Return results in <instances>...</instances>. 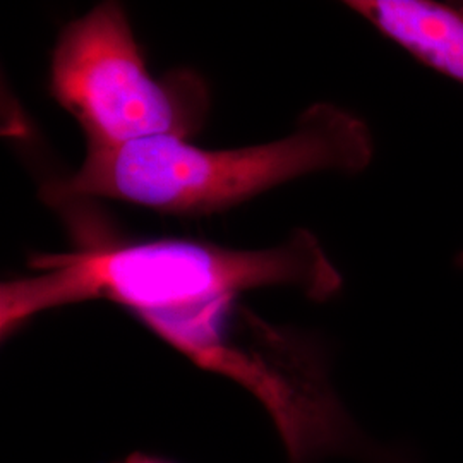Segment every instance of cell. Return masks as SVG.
<instances>
[{"mask_svg": "<svg viewBox=\"0 0 463 463\" xmlns=\"http://www.w3.org/2000/svg\"><path fill=\"white\" fill-rule=\"evenodd\" d=\"M76 232H83L78 248L36 254L34 275L0 285L2 340L47 311L109 300L172 345L227 321L249 290L288 287L326 300L342 287L336 266L306 229L256 250L191 239L122 241L90 227Z\"/></svg>", "mask_w": 463, "mask_h": 463, "instance_id": "1", "label": "cell"}, {"mask_svg": "<svg viewBox=\"0 0 463 463\" xmlns=\"http://www.w3.org/2000/svg\"><path fill=\"white\" fill-rule=\"evenodd\" d=\"M80 168L43 187L53 206L114 199L166 215L222 213L266 191L319 172L359 174L374 143L364 120L316 103L288 136L244 148L204 149L179 137L120 148H86Z\"/></svg>", "mask_w": 463, "mask_h": 463, "instance_id": "2", "label": "cell"}, {"mask_svg": "<svg viewBox=\"0 0 463 463\" xmlns=\"http://www.w3.org/2000/svg\"><path fill=\"white\" fill-rule=\"evenodd\" d=\"M49 93L80 124L86 148L151 137L189 139L203 128L210 93L198 72H149L118 2H99L67 23L50 57Z\"/></svg>", "mask_w": 463, "mask_h": 463, "instance_id": "3", "label": "cell"}, {"mask_svg": "<svg viewBox=\"0 0 463 463\" xmlns=\"http://www.w3.org/2000/svg\"><path fill=\"white\" fill-rule=\"evenodd\" d=\"M347 5L417 61L463 84V9L428 0H352Z\"/></svg>", "mask_w": 463, "mask_h": 463, "instance_id": "4", "label": "cell"}, {"mask_svg": "<svg viewBox=\"0 0 463 463\" xmlns=\"http://www.w3.org/2000/svg\"><path fill=\"white\" fill-rule=\"evenodd\" d=\"M120 463H174L170 460H164L160 457H151V455H145V453H133L131 457H128L124 462Z\"/></svg>", "mask_w": 463, "mask_h": 463, "instance_id": "5", "label": "cell"}, {"mask_svg": "<svg viewBox=\"0 0 463 463\" xmlns=\"http://www.w3.org/2000/svg\"><path fill=\"white\" fill-rule=\"evenodd\" d=\"M460 260H462V266H463V254H462V258H460Z\"/></svg>", "mask_w": 463, "mask_h": 463, "instance_id": "6", "label": "cell"}]
</instances>
